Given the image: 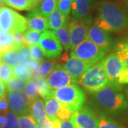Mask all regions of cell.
Segmentation results:
<instances>
[{
    "instance_id": "7402d4cb",
    "label": "cell",
    "mask_w": 128,
    "mask_h": 128,
    "mask_svg": "<svg viewBox=\"0 0 128 128\" xmlns=\"http://www.w3.org/2000/svg\"><path fill=\"white\" fill-rule=\"evenodd\" d=\"M69 24H65L63 27L54 32L56 36L58 38L62 46H64L66 50H69L70 49V36L68 28Z\"/></svg>"
},
{
    "instance_id": "ab89813d",
    "label": "cell",
    "mask_w": 128,
    "mask_h": 128,
    "mask_svg": "<svg viewBox=\"0 0 128 128\" xmlns=\"http://www.w3.org/2000/svg\"><path fill=\"white\" fill-rule=\"evenodd\" d=\"M7 93L12 95V96L18 97L19 98H21L23 100V102L26 105L30 108L31 104H32V101L28 98V97L26 96L25 92L22 91V90H13V91H9Z\"/></svg>"
},
{
    "instance_id": "6da1fadb",
    "label": "cell",
    "mask_w": 128,
    "mask_h": 128,
    "mask_svg": "<svg viewBox=\"0 0 128 128\" xmlns=\"http://www.w3.org/2000/svg\"><path fill=\"white\" fill-rule=\"evenodd\" d=\"M90 105L99 114L118 116L127 110L128 101L122 92V85L108 82L99 91L92 94Z\"/></svg>"
},
{
    "instance_id": "e0dca14e",
    "label": "cell",
    "mask_w": 128,
    "mask_h": 128,
    "mask_svg": "<svg viewBox=\"0 0 128 128\" xmlns=\"http://www.w3.org/2000/svg\"><path fill=\"white\" fill-rule=\"evenodd\" d=\"M30 110L32 117L36 122H43L47 118L45 110V104L44 100L40 98H37L32 102L30 106Z\"/></svg>"
},
{
    "instance_id": "f6af8a7d",
    "label": "cell",
    "mask_w": 128,
    "mask_h": 128,
    "mask_svg": "<svg viewBox=\"0 0 128 128\" xmlns=\"http://www.w3.org/2000/svg\"><path fill=\"white\" fill-rule=\"evenodd\" d=\"M6 95V86L0 80V97Z\"/></svg>"
},
{
    "instance_id": "8fae6325",
    "label": "cell",
    "mask_w": 128,
    "mask_h": 128,
    "mask_svg": "<svg viewBox=\"0 0 128 128\" xmlns=\"http://www.w3.org/2000/svg\"><path fill=\"white\" fill-rule=\"evenodd\" d=\"M64 69L78 83L79 79L92 66V64L75 57H68L64 62Z\"/></svg>"
},
{
    "instance_id": "74e56055",
    "label": "cell",
    "mask_w": 128,
    "mask_h": 128,
    "mask_svg": "<svg viewBox=\"0 0 128 128\" xmlns=\"http://www.w3.org/2000/svg\"><path fill=\"white\" fill-rule=\"evenodd\" d=\"M30 53H31V56H32V60H36L38 62H43L44 60L45 56L44 54L43 51L41 49V48L38 45H33L28 47Z\"/></svg>"
},
{
    "instance_id": "ba28073f",
    "label": "cell",
    "mask_w": 128,
    "mask_h": 128,
    "mask_svg": "<svg viewBox=\"0 0 128 128\" xmlns=\"http://www.w3.org/2000/svg\"><path fill=\"white\" fill-rule=\"evenodd\" d=\"M39 47L44 56L49 59L54 60L59 58L63 51V46L54 32L46 30L42 33Z\"/></svg>"
},
{
    "instance_id": "8d00e7d4",
    "label": "cell",
    "mask_w": 128,
    "mask_h": 128,
    "mask_svg": "<svg viewBox=\"0 0 128 128\" xmlns=\"http://www.w3.org/2000/svg\"><path fill=\"white\" fill-rule=\"evenodd\" d=\"M74 114L75 112H73L70 108L60 103L59 109L56 113V118L60 121H66L70 119Z\"/></svg>"
},
{
    "instance_id": "ac0fdd59",
    "label": "cell",
    "mask_w": 128,
    "mask_h": 128,
    "mask_svg": "<svg viewBox=\"0 0 128 128\" xmlns=\"http://www.w3.org/2000/svg\"><path fill=\"white\" fill-rule=\"evenodd\" d=\"M114 53L122 63L123 69L128 70V37L122 38L114 46Z\"/></svg>"
},
{
    "instance_id": "cb8c5ba5",
    "label": "cell",
    "mask_w": 128,
    "mask_h": 128,
    "mask_svg": "<svg viewBox=\"0 0 128 128\" xmlns=\"http://www.w3.org/2000/svg\"><path fill=\"white\" fill-rule=\"evenodd\" d=\"M0 60L2 64L9 65L14 68V66L19 64L18 48H16L6 52L2 53V54L0 56Z\"/></svg>"
},
{
    "instance_id": "d6a6232c",
    "label": "cell",
    "mask_w": 128,
    "mask_h": 128,
    "mask_svg": "<svg viewBox=\"0 0 128 128\" xmlns=\"http://www.w3.org/2000/svg\"><path fill=\"white\" fill-rule=\"evenodd\" d=\"M24 90H25V93L26 94V96L28 97V98L31 100L32 102L38 98V88H37L36 83L33 78L26 82Z\"/></svg>"
},
{
    "instance_id": "7a4b0ae2",
    "label": "cell",
    "mask_w": 128,
    "mask_h": 128,
    "mask_svg": "<svg viewBox=\"0 0 128 128\" xmlns=\"http://www.w3.org/2000/svg\"><path fill=\"white\" fill-rule=\"evenodd\" d=\"M95 26L107 32H128V10L114 2L103 1L99 4Z\"/></svg>"
},
{
    "instance_id": "2e32d148",
    "label": "cell",
    "mask_w": 128,
    "mask_h": 128,
    "mask_svg": "<svg viewBox=\"0 0 128 128\" xmlns=\"http://www.w3.org/2000/svg\"><path fill=\"white\" fill-rule=\"evenodd\" d=\"M7 99L9 103V110L17 116L30 114V108L26 105L23 100L16 96H12L7 93Z\"/></svg>"
},
{
    "instance_id": "b9f144b4",
    "label": "cell",
    "mask_w": 128,
    "mask_h": 128,
    "mask_svg": "<svg viewBox=\"0 0 128 128\" xmlns=\"http://www.w3.org/2000/svg\"><path fill=\"white\" fill-rule=\"evenodd\" d=\"M60 128H78L74 115L68 120L60 121Z\"/></svg>"
},
{
    "instance_id": "277c9868",
    "label": "cell",
    "mask_w": 128,
    "mask_h": 128,
    "mask_svg": "<svg viewBox=\"0 0 128 128\" xmlns=\"http://www.w3.org/2000/svg\"><path fill=\"white\" fill-rule=\"evenodd\" d=\"M52 98H55L74 112L82 108L86 100L85 92L76 85H70L53 90Z\"/></svg>"
},
{
    "instance_id": "f546056e",
    "label": "cell",
    "mask_w": 128,
    "mask_h": 128,
    "mask_svg": "<svg viewBox=\"0 0 128 128\" xmlns=\"http://www.w3.org/2000/svg\"><path fill=\"white\" fill-rule=\"evenodd\" d=\"M56 64H57L56 62L49 61V60H45L44 62H42L39 66V68L37 72V76L44 78L48 77L49 74L51 73V71L54 70Z\"/></svg>"
},
{
    "instance_id": "4dcf8cb0",
    "label": "cell",
    "mask_w": 128,
    "mask_h": 128,
    "mask_svg": "<svg viewBox=\"0 0 128 128\" xmlns=\"http://www.w3.org/2000/svg\"><path fill=\"white\" fill-rule=\"evenodd\" d=\"M18 60L19 64L28 68V66L32 60L30 50L28 46H20L18 48Z\"/></svg>"
},
{
    "instance_id": "d4e9b609",
    "label": "cell",
    "mask_w": 128,
    "mask_h": 128,
    "mask_svg": "<svg viewBox=\"0 0 128 128\" xmlns=\"http://www.w3.org/2000/svg\"><path fill=\"white\" fill-rule=\"evenodd\" d=\"M60 102L55 98H51L45 102V110L47 118H48L52 121L56 120V113L59 109Z\"/></svg>"
},
{
    "instance_id": "5b68a950",
    "label": "cell",
    "mask_w": 128,
    "mask_h": 128,
    "mask_svg": "<svg viewBox=\"0 0 128 128\" xmlns=\"http://www.w3.org/2000/svg\"><path fill=\"white\" fill-rule=\"evenodd\" d=\"M27 29L26 18L6 6L0 7V32L14 34L25 33Z\"/></svg>"
},
{
    "instance_id": "f907efd6",
    "label": "cell",
    "mask_w": 128,
    "mask_h": 128,
    "mask_svg": "<svg viewBox=\"0 0 128 128\" xmlns=\"http://www.w3.org/2000/svg\"><path fill=\"white\" fill-rule=\"evenodd\" d=\"M126 92H127V94H128V89H127V90H126Z\"/></svg>"
},
{
    "instance_id": "ee69618b",
    "label": "cell",
    "mask_w": 128,
    "mask_h": 128,
    "mask_svg": "<svg viewBox=\"0 0 128 128\" xmlns=\"http://www.w3.org/2000/svg\"><path fill=\"white\" fill-rule=\"evenodd\" d=\"M6 123V114L0 113V128H3Z\"/></svg>"
},
{
    "instance_id": "44dd1931",
    "label": "cell",
    "mask_w": 128,
    "mask_h": 128,
    "mask_svg": "<svg viewBox=\"0 0 128 128\" xmlns=\"http://www.w3.org/2000/svg\"><path fill=\"white\" fill-rule=\"evenodd\" d=\"M32 78L36 83L38 92L41 98L44 100H48L49 98H51L53 90L49 86L48 83L47 82V80H46L45 78H41L37 75L33 76Z\"/></svg>"
},
{
    "instance_id": "816d5d0a",
    "label": "cell",
    "mask_w": 128,
    "mask_h": 128,
    "mask_svg": "<svg viewBox=\"0 0 128 128\" xmlns=\"http://www.w3.org/2000/svg\"><path fill=\"white\" fill-rule=\"evenodd\" d=\"M126 4L128 5V0H127V2H126Z\"/></svg>"
},
{
    "instance_id": "ffe728a7",
    "label": "cell",
    "mask_w": 128,
    "mask_h": 128,
    "mask_svg": "<svg viewBox=\"0 0 128 128\" xmlns=\"http://www.w3.org/2000/svg\"><path fill=\"white\" fill-rule=\"evenodd\" d=\"M6 4L18 11H32L40 3L36 0H6Z\"/></svg>"
},
{
    "instance_id": "603a6c76",
    "label": "cell",
    "mask_w": 128,
    "mask_h": 128,
    "mask_svg": "<svg viewBox=\"0 0 128 128\" xmlns=\"http://www.w3.org/2000/svg\"><path fill=\"white\" fill-rule=\"evenodd\" d=\"M0 44L2 47L3 53L19 47L17 46L14 35L8 32H0Z\"/></svg>"
},
{
    "instance_id": "52a82bcc",
    "label": "cell",
    "mask_w": 128,
    "mask_h": 128,
    "mask_svg": "<svg viewBox=\"0 0 128 128\" xmlns=\"http://www.w3.org/2000/svg\"><path fill=\"white\" fill-rule=\"evenodd\" d=\"M92 23L91 18L83 20L73 19L68 24L70 36V49L73 50L82 42L88 39V32Z\"/></svg>"
},
{
    "instance_id": "5bb4252c",
    "label": "cell",
    "mask_w": 128,
    "mask_h": 128,
    "mask_svg": "<svg viewBox=\"0 0 128 128\" xmlns=\"http://www.w3.org/2000/svg\"><path fill=\"white\" fill-rule=\"evenodd\" d=\"M28 28L36 32H44L48 28V20L38 11L36 8L31 11L27 15Z\"/></svg>"
},
{
    "instance_id": "e575fe53",
    "label": "cell",
    "mask_w": 128,
    "mask_h": 128,
    "mask_svg": "<svg viewBox=\"0 0 128 128\" xmlns=\"http://www.w3.org/2000/svg\"><path fill=\"white\" fill-rule=\"evenodd\" d=\"M25 81L22 80L21 79L14 76L6 84H5V86L9 92L13 90H22L25 88Z\"/></svg>"
},
{
    "instance_id": "836d02e7",
    "label": "cell",
    "mask_w": 128,
    "mask_h": 128,
    "mask_svg": "<svg viewBox=\"0 0 128 128\" xmlns=\"http://www.w3.org/2000/svg\"><path fill=\"white\" fill-rule=\"evenodd\" d=\"M18 128H36V123L31 114L18 117Z\"/></svg>"
},
{
    "instance_id": "1f68e13d",
    "label": "cell",
    "mask_w": 128,
    "mask_h": 128,
    "mask_svg": "<svg viewBox=\"0 0 128 128\" xmlns=\"http://www.w3.org/2000/svg\"><path fill=\"white\" fill-rule=\"evenodd\" d=\"M98 128H125L114 120L110 119L105 115L98 114Z\"/></svg>"
},
{
    "instance_id": "db71d44e",
    "label": "cell",
    "mask_w": 128,
    "mask_h": 128,
    "mask_svg": "<svg viewBox=\"0 0 128 128\" xmlns=\"http://www.w3.org/2000/svg\"><path fill=\"white\" fill-rule=\"evenodd\" d=\"M0 7H1V6H0Z\"/></svg>"
},
{
    "instance_id": "681fc988",
    "label": "cell",
    "mask_w": 128,
    "mask_h": 128,
    "mask_svg": "<svg viewBox=\"0 0 128 128\" xmlns=\"http://www.w3.org/2000/svg\"><path fill=\"white\" fill-rule=\"evenodd\" d=\"M36 1H37L38 2H39V3H41V2H42V0H36Z\"/></svg>"
},
{
    "instance_id": "3957f363",
    "label": "cell",
    "mask_w": 128,
    "mask_h": 128,
    "mask_svg": "<svg viewBox=\"0 0 128 128\" xmlns=\"http://www.w3.org/2000/svg\"><path fill=\"white\" fill-rule=\"evenodd\" d=\"M108 83V78L103 60L93 64L78 80V84L90 94L98 92Z\"/></svg>"
},
{
    "instance_id": "9a60e30c",
    "label": "cell",
    "mask_w": 128,
    "mask_h": 128,
    "mask_svg": "<svg viewBox=\"0 0 128 128\" xmlns=\"http://www.w3.org/2000/svg\"><path fill=\"white\" fill-rule=\"evenodd\" d=\"M94 0H74L72 5V17L74 20H83L89 17Z\"/></svg>"
},
{
    "instance_id": "f1b7e54d",
    "label": "cell",
    "mask_w": 128,
    "mask_h": 128,
    "mask_svg": "<svg viewBox=\"0 0 128 128\" xmlns=\"http://www.w3.org/2000/svg\"><path fill=\"white\" fill-rule=\"evenodd\" d=\"M14 76L13 67L6 64H2L0 67V80L5 85Z\"/></svg>"
},
{
    "instance_id": "30bf717a",
    "label": "cell",
    "mask_w": 128,
    "mask_h": 128,
    "mask_svg": "<svg viewBox=\"0 0 128 128\" xmlns=\"http://www.w3.org/2000/svg\"><path fill=\"white\" fill-rule=\"evenodd\" d=\"M78 128H98L99 118L94 110L85 105L74 114Z\"/></svg>"
},
{
    "instance_id": "4316f807",
    "label": "cell",
    "mask_w": 128,
    "mask_h": 128,
    "mask_svg": "<svg viewBox=\"0 0 128 128\" xmlns=\"http://www.w3.org/2000/svg\"><path fill=\"white\" fill-rule=\"evenodd\" d=\"M42 34L40 32L33 31L28 29L24 33V40H25V46H29L33 45H37L41 41Z\"/></svg>"
},
{
    "instance_id": "7dc6e473",
    "label": "cell",
    "mask_w": 128,
    "mask_h": 128,
    "mask_svg": "<svg viewBox=\"0 0 128 128\" xmlns=\"http://www.w3.org/2000/svg\"><path fill=\"white\" fill-rule=\"evenodd\" d=\"M6 0H0V6H2L4 4H6Z\"/></svg>"
},
{
    "instance_id": "c3c4849f",
    "label": "cell",
    "mask_w": 128,
    "mask_h": 128,
    "mask_svg": "<svg viewBox=\"0 0 128 128\" xmlns=\"http://www.w3.org/2000/svg\"><path fill=\"white\" fill-rule=\"evenodd\" d=\"M2 53H3V50H2V47L1 46V44H0V56L2 54Z\"/></svg>"
},
{
    "instance_id": "d6986e66",
    "label": "cell",
    "mask_w": 128,
    "mask_h": 128,
    "mask_svg": "<svg viewBox=\"0 0 128 128\" xmlns=\"http://www.w3.org/2000/svg\"><path fill=\"white\" fill-rule=\"evenodd\" d=\"M48 20V28L54 31L63 27L65 24L68 23V17L63 15L57 8H56L54 11L50 14Z\"/></svg>"
},
{
    "instance_id": "484cf974",
    "label": "cell",
    "mask_w": 128,
    "mask_h": 128,
    "mask_svg": "<svg viewBox=\"0 0 128 128\" xmlns=\"http://www.w3.org/2000/svg\"><path fill=\"white\" fill-rule=\"evenodd\" d=\"M57 2L58 0H43L36 8L43 16L48 18L50 14L56 8Z\"/></svg>"
},
{
    "instance_id": "d590c367",
    "label": "cell",
    "mask_w": 128,
    "mask_h": 128,
    "mask_svg": "<svg viewBox=\"0 0 128 128\" xmlns=\"http://www.w3.org/2000/svg\"><path fill=\"white\" fill-rule=\"evenodd\" d=\"M73 1L74 0H58L56 8L63 15L68 17L72 9Z\"/></svg>"
},
{
    "instance_id": "7bdbcfd3",
    "label": "cell",
    "mask_w": 128,
    "mask_h": 128,
    "mask_svg": "<svg viewBox=\"0 0 128 128\" xmlns=\"http://www.w3.org/2000/svg\"><path fill=\"white\" fill-rule=\"evenodd\" d=\"M14 35L15 41L18 47L25 46V40H24V33H17Z\"/></svg>"
},
{
    "instance_id": "f5cc1de1",
    "label": "cell",
    "mask_w": 128,
    "mask_h": 128,
    "mask_svg": "<svg viewBox=\"0 0 128 128\" xmlns=\"http://www.w3.org/2000/svg\"><path fill=\"white\" fill-rule=\"evenodd\" d=\"M1 65H2V61H1V60H0V67H1Z\"/></svg>"
},
{
    "instance_id": "60d3db41",
    "label": "cell",
    "mask_w": 128,
    "mask_h": 128,
    "mask_svg": "<svg viewBox=\"0 0 128 128\" xmlns=\"http://www.w3.org/2000/svg\"><path fill=\"white\" fill-rule=\"evenodd\" d=\"M9 112V107L7 96L5 95V96L0 97V113L7 114Z\"/></svg>"
},
{
    "instance_id": "bcb514c9",
    "label": "cell",
    "mask_w": 128,
    "mask_h": 128,
    "mask_svg": "<svg viewBox=\"0 0 128 128\" xmlns=\"http://www.w3.org/2000/svg\"><path fill=\"white\" fill-rule=\"evenodd\" d=\"M36 128H45L44 125L42 122H36Z\"/></svg>"
},
{
    "instance_id": "8992f818",
    "label": "cell",
    "mask_w": 128,
    "mask_h": 128,
    "mask_svg": "<svg viewBox=\"0 0 128 128\" xmlns=\"http://www.w3.org/2000/svg\"><path fill=\"white\" fill-rule=\"evenodd\" d=\"M106 52L96 44L87 39L73 49L70 55L91 64H95L104 58Z\"/></svg>"
},
{
    "instance_id": "f35d334b",
    "label": "cell",
    "mask_w": 128,
    "mask_h": 128,
    "mask_svg": "<svg viewBox=\"0 0 128 128\" xmlns=\"http://www.w3.org/2000/svg\"><path fill=\"white\" fill-rule=\"evenodd\" d=\"M6 116V123L3 128H18V116L12 112H9Z\"/></svg>"
},
{
    "instance_id": "4fadbf2b",
    "label": "cell",
    "mask_w": 128,
    "mask_h": 128,
    "mask_svg": "<svg viewBox=\"0 0 128 128\" xmlns=\"http://www.w3.org/2000/svg\"><path fill=\"white\" fill-rule=\"evenodd\" d=\"M108 82H118V79L122 71V63L115 53H112L103 59Z\"/></svg>"
},
{
    "instance_id": "7c38bea8",
    "label": "cell",
    "mask_w": 128,
    "mask_h": 128,
    "mask_svg": "<svg viewBox=\"0 0 128 128\" xmlns=\"http://www.w3.org/2000/svg\"><path fill=\"white\" fill-rule=\"evenodd\" d=\"M88 38L105 50L106 54L110 52L112 47V39L108 32L98 26H90L88 32Z\"/></svg>"
},
{
    "instance_id": "9c48e42d",
    "label": "cell",
    "mask_w": 128,
    "mask_h": 128,
    "mask_svg": "<svg viewBox=\"0 0 128 128\" xmlns=\"http://www.w3.org/2000/svg\"><path fill=\"white\" fill-rule=\"evenodd\" d=\"M47 82L53 90L78 83L59 64L56 65L54 70L47 78Z\"/></svg>"
},
{
    "instance_id": "83f0119b",
    "label": "cell",
    "mask_w": 128,
    "mask_h": 128,
    "mask_svg": "<svg viewBox=\"0 0 128 128\" xmlns=\"http://www.w3.org/2000/svg\"><path fill=\"white\" fill-rule=\"evenodd\" d=\"M14 76L24 81H26L31 80L33 78V74L32 71L28 68L27 67L24 66L21 64H18L17 66H14Z\"/></svg>"
}]
</instances>
